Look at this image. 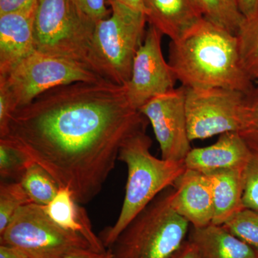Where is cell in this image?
Wrapping results in <instances>:
<instances>
[{"label": "cell", "mask_w": 258, "mask_h": 258, "mask_svg": "<svg viewBox=\"0 0 258 258\" xmlns=\"http://www.w3.org/2000/svg\"><path fill=\"white\" fill-rule=\"evenodd\" d=\"M203 18L235 35L244 20L236 0H191Z\"/></svg>", "instance_id": "21"}, {"label": "cell", "mask_w": 258, "mask_h": 258, "mask_svg": "<svg viewBox=\"0 0 258 258\" xmlns=\"http://www.w3.org/2000/svg\"><path fill=\"white\" fill-rule=\"evenodd\" d=\"M245 168L218 171L207 175L213 198L212 223L222 225L244 208L243 195Z\"/></svg>", "instance_id": "18"}, {"label": "cell", "mask_w": 258, "mask_h": 258, "mask_svg": "<svg viewBox=\"0 0 258 258\" xmlns=\"http://www.w3.org/2000/svg\"><path fill=\"white\" fill-rule=\"evenodd\" d=\"M19 181L32 203L41 206L48 205L60 189L53 178L33 161L27 168Z\"/></svg>", "instance_id": "20"}, {"label": "cell", "mask_w": 258, "mask_h": 258, "mask_svg": "<svg viewBox=\"0 0 258 258\" xmlns=\"http://www.w3.org/2000/svg\"><path fill=\"white\" fill-rule=\"evenodd\" d=\"M0 258H32L18 247L0 244Z\"/></svg>", "instance_id": "29"}, {"label": "cell", "mask_w": 258, "mask_h": 258, "mask_svg": "<svg viewBox=\"0 0 258 258\" xmlns=\"http://www.w3.org/2000/svg\"><path fill=\"white\" fill-rule=\"evenodd\" d=\"M250 149L239 132L222 134L209 147L193 148L185 158L186 169L210 175L218 171L245 168Z\"/></svg>", "instance_id": "14"}, {"label": "cell", "mask_w": 258, "mask_h": 258, "mask_svg": "<svg viewBox=\"0 0 258 258\" xmlns=\"http://www.w3.org/2000/svg\"><path fill=\"white\" fill-rule=\"evenodd\" d=\"M103 79L84 64L35 50L0 74V91L6 93L16 111L52 88Z\"/></svg>", "instance_id": "7"}, {"label": "cell", "mask_w": 258, "mask_h": 258, "mask_svg": "<svg viewBox=\"0 0 258 258\" xmlns=\"http://www.w3.org/2000/svg\"><path fill=\"white\" fill-rule=\"evenodd\" d=\"M239 134L247 145L258 147V83L246 94L243 123Z\"/></svg>", "instance_id": "25"}, {"label": "cell", "mask_w": 258, "mask_h": 258, "mask_svg": "<svg viewBox=\"0 0 258 258\" xmlns=\"http://www.w3.org/2000/svg\"><path fill=\"white\" fill-rule=\"evenodd\" d=\"M246 93L231 88L185 87V111L190 141L240 132Z\"/></svg>", "instance_id": "9"}, {"label": "cell", "mask_w": 258, "mask_h": 258, "mask_svg": "<svg viewBox=\"0 0 258 258\" xmlns=\"http://www.w3.org/2000/svg\"><path fill=\"white\" fill-rule=\"evenodd\" d=\"M32 162L25 153L0 139V175L3 179L20 181Z\"/></svg>", "instance_id": "24"}, {"label": "cell", "mask_w": 258, "mask_h": 258, "mask_svg": "<svg viewBox=\"0 0 258 258\" xmlns=\"http://www.w3.org/2000/svg\"><path fill=\"white\" fill-rule=\"evenodd\" d=\"M37 1L0 15V74L35 50L33 25Z\"/></svg>", "instance_id": "13"}, {"label": "cell", "mask_w": 258, "mask_h": 258, "mask_svg": "<svg viewBox=\"0 0 258 258\" xmlns=\"http://www.w3.org/2000/svg\"><path fill=\"white\" fill-rule=\"evenodd\" d=\"M147 126L125 86L103 79L42 93L14 112L0 139L69 187L78 203L88 204L101 192L125 140Z\"/></svg>", "instance_id": "1"}, {"label": "cell", "mask_w": 258, "mask_h": 258, "mask_svg": "<svg viewBox=\"0 0 258 258\" xmlns=\"http://www.w3.org/2000/svg\"><path fill=\"white\" fill-rule=\"evenodd\" d=\"M242 69L254 83L258 82V10L244 18L235 34Z\"/></svg>", "instance_id": "19"}, {"label": "cell", "mask_w": 258, "mask_h": 258, "mask_svg": "<svg viewBox=\"0 0 258 258\" xmlns=\"http://www.w3.org/2000/svg\"><path fill=\"white\" fill-rule=\"evenodd\" d=\"M108 18L96 24L91 45V69L115 84L125 86L130 80L136 54L145 37L147 18L117 0H107Z\"/></svg>", "instance_id": "5"}, {"label": "cell", "mask_w": 258, "mask_h": 258, "mask_svg": "<svg viewBox=\"0 0 258 258\" xmlns=\"http://www.w3.org/2000/svg\"><path fill=\"white\" fill-rule=\"evenodd\" d=\"M79 204L69 187H60L53 200L42 208L57 225L83 236L91 244L93 250L100 253L106 252L107 249L101 239L93 232L86 210Z\"/></svg>", "instance_id": "17"}, {"label": "cell", "mask_w": 258, "mask_h": 258, "mask_svg": "<svg viewBox=\"0 0 258 258\" xmlns=\"http://www.w3.org/2000/svg\"><path fill=\"white\" fill-rule=\"evenodd\" d=\"M187 240L195 246L199 258H258L252 247L222 225L191 227Z\"/></svg>", "instance_id": "16"}, {"label": "cell", "mask_w": 258, "mask_h": 258, "mask_svg": "<svg viewBox=\"0 0 258 258\" xmlns=\"http://www.w3.org/2000/svg\"><path fill=\"white\" fill-rule=\"evenodd\" d=\"M149 25L175 40L204 18L191 0H143Z\"/></svg>", "instance_id": "15"}, {"label": "cell", "mask_w": 258, "mask_h": 258, "mask_svg": "<svg viewBox=\"0 0 258 258\" xmlns=\"http://www.w3.org/2000/svg\"><path fill=\"white\" fill-rule=\"evenodd\" d=\"M83 14L95 23L104 20L111 15L107 8V0H73Z\"/></svg>", "instance_id": "27"}, {"label": "cell", "mask_w": 258, "mask_h": 258, "mask_svg": "<svg viewBox=\"0 0 258 258\" xmlns=\"http://www.w3.org/2000/svg\"><path fill=\"white\" fill-rule=\"evenodd\" d=\"M170 258H199V257L194 244L186 240Z\"/></svg>", "instance_id": "31"}, {"label": "cell", "mask_w": 258, "mask_h": 258, "mask_svg": "<svg viewBox=\"0 0 258 258\" xmlns=\"http://www.w3.org/2000/svg\"><path fill=\"white\" fill-rule=\"evenodd\" d=\"M257 83H258V82H257Z\"/></svg>", "instance_id": "35"}, {"label": "cell", "mask_w": 258, "mask_h": 258, "mask_svg": "<svg viewBox=\"0 0 258 258\" xmlns=\"http://www.w3.org/2000/svg\"><path fill=\"white\" fill-rule=\"evenodd\" d=\"M139 111L150 122L160 147L161 159L184 161L191 149L185 111V87L154 97Z\"/></svg>", "instance_id": "11"}, {"label": "cell", "mask_w": 258, "mask_h": 258, "mask_svg": "<svg viewBox=\"0 0 258 258\" xmlns=\"http://www.w3.org/2000/svg\"><path fill=\"white\" fill-rule=\"evenodd\" d=\"M0 244L18 247L32 258H64L93 250L83 236L57 225L35 203L16 212L0 233Z\"/></svg>", "instance_id": "8"}, {"label": "cell", "mask_w": 258, "mask_h": 258, "mask_svg": "<svg viewBox=\"0 0 258 258\" xmlns=\"http://www.w3.org/2000/svg\"><path fill=\"white\" fill-rule=\"evenodd\" d=\"M172 187L171 206L191 227H203L212 223L213 198L208 176L186 169Z\"/></svg>", "instance_id": "12"}, {"label": "cell", "mask_w": 258, "mask_h": 258, "mask_svg": "<svg viewBox=\"0 0 258 258\" xmlns=\"http://www.w3.org/2000/svg\"><path fill=\"white\" fill-rule=\"evenodd\" d=\"M152 141L146 131L137 132L120 147L118 160L127 167L125 198L114 225L100 235L106 248L111 247L132 220L161 192L172 187L186 169L184 161L158 159L150 152Z\"/></svg>", "instance_id": "3"}, {"label": "cell", "mask_w": 258, "mask_h": 258, "mask_svg": "<svg viewBox=\"0 0 258 258\" xmlns=\"http://www.w3.org/2000/svg\"><path fill=\"white\" fill-rule=\"evenodd\" d=\"M32 203L20 181L0 184V233L9 225L16 212Z\"/></svg>", "instance_id": "22"}, {"label": "cell", "mask_w": 258, "mask_h": 258, "mask_svg": "<svg viewBox=\"0 0 258 258\" xmlns=\"http://www.w3.org/2000/svg\"><path fill=\"white\" fill-rule=\"evenodd\" d=\"M222 226L258 254V210L244 208Z\"/></svg>", "instance_id": "23"}, {"label": "cell", "mask_w": 258, "mask_h": 258, "mask_svg": "<svg viewBox=\"0 0 258 258\" xmlns=\"http://www.w3.org/2000/svg\"><path fill=\"white\" fill-rule=\"evenodd\" d=\"M117 1L125 5L131 9L142 12L145 14V8H144L143 0H117Z\"/></svg>", "instance_id": "32"}, {"label": "cell", "mask_w": 258, "mask_h": 258, "mask_svg": "<svg viewBox=\"0 0 258 258\" xmlns=\"http://www.w3.org/2000/svg\"><path fill=\"white\" fill-rule=\"evenodd\" d=\"M248 147L250 157L245 169L243 205L244 208L258 210V147Z\"/></svg>", "instance_id": "26"}, {"label": "cell", "mask_w": 258, "mask_h": 258, "mask_svg": "<svg viewBox=\"0 0 258 258\" xmlns=\"http://www.w3.org/2000/svg\"><path fill=\"white\" fill-rule=\"evenodd\" d=\"M168 62L186 88H231L247 94L255 84L242 69L235 35L205 18L171 40Z\"/></svg>", "instance_id": "2"}, {"label": "cell", "mask_w": 258, "mask_h": 258, "mask_svg": "<svg viewBox=\"0 0 258 258\" xmlns=\"http://www.w3.org/2000/svg\"><path fill=\"white\" fill-rule=\"evenodd\" d=\"M35 0H0V15L15 11Z\"/></svg>", "instance_id": "28"}, {"label": "cell", "mask_w": 258, "mask_h": 258, "mask_svg": "<svg viewBox=\"0 0 258 258\" xmlns=\"http://www.w3.org/2000/svg\"><path fill=\"white\" fill-rule=\"evenodd\" d=\"M106 252L100 253V252H95L93 250H88L86 252H81V253L74 254V255L64 258H103Z\"/></svg>", "instance_id": "33"}, {"label": "cell", "mask_w": 258, "mask_h": 258, "mask_svg": "<svg viewBox=\"0 0 258 258\" xmlns=\"http://www.w3.org/2000/svg\"><path fill=\"white\" fill-rule=\"evenodd\" d=\"M33 27L35 50L92 70L90 55L96 23L73 0H37Z\"/></svg>", "instance_id": "6"}, {"label": "cell", "mask_w": 258, "mask_h": 258, "mask_svg": "<svg viewBox=\"0 0 258 258\" xmlns=\"http://www.w3.org/2000/svg\"><path fill=\"white\" fill-rule=\"evenodd\" d=\"M103 258H113V256H112L111 252H110L108 249H107L106 254H105L104 257H103Z\"/></svg>", "instance_id": "34"}, {"label": "cell", "mask_w": 258, "mask_h": 258, "mask_svg": "<svg viewBox=\"0 0 258 258\" xmlns=\"http://www.w3.org/2000/svg\"><path fill=\"white\" fill-rule=\"evenodd\" d=\"M190 226L171 206L169 188L128 224L108 249L113 258H170L187 240Z\"/></svg>", "instance_id": "4"}, {"label": "cell", "mask_w": 258, "mask_h": 258, "mask_svg": "<svg viewBox=\"0 0 258 258\" xmlns=\"http://www.w3.org/2000/svg\"><path fill=\"white\" fill-rule=\"evenodd\" d=\"M237 7L244 18H248L258 10V0H236Z\"/></svg>", "instance_id": "30"}, {"label": "cell", "mask_w": 258, "mask_h": 258, "mask_svg": "<svg viewBox=\"0 0 258 258\" xmlns=\"http://www.w3.org/2000/svg\"><path fill=\"white\" fill-rule=\"evenodd\" d=\"M163 35L149 25L143 43L134 57L130 80L125 85L131 104L139 111L154 97L176 88L177 80L161 50Z\"/></svg>", "instance_id": "10"}]
</instances>
